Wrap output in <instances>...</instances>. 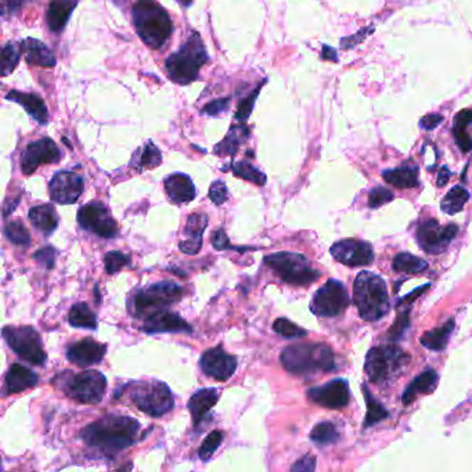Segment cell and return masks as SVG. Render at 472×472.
Listing matches in <instances>:
<instances>
[{
    "label": "cell",
    "instance_id": "6da1fadb",
    "mask_svg": "<svg viewBox=\"0 0 472 472\" xmlns=\"http://www.w3.org/2000/svg\"><path fill=\"white\" fill-rule=\"evenodd\" d=\"M140 432L137 420L111 414L89 424L80 431V438L89 448L96 449L105 456H114L125 449L130 448Z\"/></svg>",
    "mask_w": 472,
    "mask_h": 472
},
{
    "label": "cell",
    "instance_id": "7a4b0ae2",
    "mask_svg": "<svg viewBox=\"0 0 472 472\" xmlns=\"http://www.w3.org/2000/svg\"><path fill=\"white\" fill-rule=\"evenodd\" d=\"M132 17L137 35L151 49L162 48L172 35V20L155 0H137L132 9Z\"/></svg>",
    "mask_w": 472,
    "mask_h": 472
},
{
    "label": "cell",
    "instance_id": "3957f363",
    "mask_svg": "<svg viewBox=\"0 0 472 472\" xmlns=\"http://www.w3.org/2000/svg\"><path fill=\"white\" fill-rule=\"evenodd\" d=\"M281 365L295 375L328 373L334 370V353L324 344H297L281 352Z\"/></svg>",
    "mask_w": 472,
    "mask_h": 472
},
{
    "label": "cell",
    "instance_id": "277c9868",
    "mask_svg": "<svg viewBox=\"0 0 472 472\" xmlns=\"http://www.w3.org/2000/svg\"><path fill=\"white\" fill-rule=\"evenodd\" d=\"M353 302L365 320L375 322L381 319L389 309L385 281L370 272L357 274L353 284Z\"/></svg>",
    "mask_w": 472,
    "mask_h": 472
},
{
    "label": "cell",
    "instance_id": "5b68a950",
    "mask_svg": "<svg viewBox=\"0 0 472 472\" xmlns=\"http://www.w3.org/2000/svg\"><path fill=\"white\" fill-rule=\"evenodd\" d=\"M209 56L197 32H193L190 38L182 45L165 63V71L171 80L179 85H189L199 76V70L206 64Z\"/></svg>",
    "mask_w": 472,
    "mask_h": 472
},
{
    "label": "cell",
    "instance_id": "8992f818",
    "mask_svg": "<svg viewBox=\"0 0 472 472\" xmlns=\"http://www.w3.org/2000/svg\"><path fill=\"white\" fill-rule=\"evenodd\" d=\"M410 356L398 347L384 345L370 349L366 356L365 370L375 385H388L395 381L409 365Z\"/></svg>",
    "mask_w": 472,
    "mask_h": 472
},
{
    "label": "cell",
    "instance_id": "52a82bcc",
    "mask_svg": "<svg viewBox=\"0 0 472 472\" xmlns=\"http://www.w3.org/2000/svg\"><path fill=\"white\" fill-rule=\"evenodd\" d=\"M183 295L182 287L174 281H161L135 293L129 300V312L136 319H145L164 310Z\"/></svg>",
    "mask_w": 472,
    "mask_h": 472
},
{
    "label": "cell",
    "instance_id": "ba28073f",
    "mask_svg": "<svg viewBox=\"0 0 472 472\" xmlns=\"http://www.w3.org/2000/svg\"><path fill=\"white\" fill-rule=\"evenodd\" d=\"M127 388L133 404L151 417H162L174 407V395L169 387L161 381H136L130 382Z\"/></svg>",
    "mask_w": 472,
    "mask_h": 472
},
{
    "label": "cell",
    "instance_id": "9c48e42d",
    "mask_svg": "<svg viewBox=\"0 0 472 472\" xmlns=\"http://www.w3.org/2000/svg\"><path fill=\"white\" fill-rule=\"evenodd\" d=\"M265 265L271 268L284 283L309 285L320 278V272L313 269L309 261L294 252H277L265 256Z\"/></svg>",
    "mask_w": 472,
    "mask_h": 472
},
{
    "label": "cell",
    "instance_id": "30bf717a",
    "mask_svg": "<svg viewBox=\"0 0 472 472\" xmlns=\"http://www.w3.org/2000/svg\"><path fill=\"white\" fill-rule=\"evenodd\" d=\"M58 382L68 398L82 404H98L104 398L107 389L105 377L96 370L78 374L64 372L60 375Z\"/></svg>",
    "mask_w": 472,
    "mask_h": 472
},
{
    "label": "cell",
    "instance_id": "8fae6325",
    "mask_svg": "<svg viewBox=\"0 0 472 472\" xmlns=\"http://www.w3.org/2000/svg\"><path fill=\"white\" fill-rule=\"evenodd\" d=\"M1 334L9 347L25 362L35 366H42L46 363L48 355L43 348L42 338L33 327L6 325Z\"/></svg>",
    "mask_w": 472,
    "mask_h": 472
},
{
    "label": "cell",
    "instance_id": "7c38bea8",
    "mask_svg": "<svg viewBox=\"0 0 472 472\" xmlns=\"http://www.w3.org/2000/svg\"><path fill=\"white\" fill-rule=\"evenodd\" d=\"M350 303L347 288L338 280H328L313 295L310 310L320 318L341 315Z\"/></svg>",
    "mask_w": 472,
    "mask_h": 472
},
{
    "label": "cell",
    "instance_id": "4fadbf2b",
    "mask_svg": "<svg viewBox=\"0 0 472 472\" xmlns=\"http://www.w3.org/2000/svg\"><path fill=\"white\" fill-rule=\"evenodd\" d=\"M78 224L103 238H114L118 236V226L110 209L98 201L80 206L78 211Z\"/></svg>",
    "mask_w": 472,
    "mask_h": 472
},
{
    "label": "cell",
    "instance_id": "5bb4252c",
    "mask_svg": "<svg viewBox=\"0 0 472 472\" xmlns=\"http://www.w3.org/2000/svg\"><path fill=\"white\" fill-rule=\"evenodd\" d=\"M458 227L449 224L442 227L435 219L424 222L417 230L419 246L428 253H441L448 248L451 240L457 236Z\"/></svg>",
    "mask_w": 472,
    "mask_h": 472
},
{
    "label": "cell",
    "instance_id": "9a60e30c",
    "mask_svg": "<svg viewBox=\"0 0 472 472\" xmlns=\"http://www.w3.org/2000/svg\"><path fill=\"white\" fill-rule=\"evenodd\" d=\"M61 159V151L49 139H41L26 146L21 155V171L24 174H33L43 164H57Z\"/></svg>",
    "mask_w": 472,
    "mask_h": 472
},
{
    "label": "cell",
    "instance_id": "2e32d148",
    "mask_svg": "<svg viewBox=\"0 0 472 472\" xmlns=\"http://www.w3.org/2000/svg\"><path fill=\"white\" fill-rule=\"evenodd\" d=\"M85 190V182L80 174L61 171L54 174L49 183L50 199L61 205L76 202Z\"/></svg>",
    "mask_w": 472,
    "mask_h": 472
},
{
    "label": "cell",
    "instance_id": "e0dca14e",
    "mask_svg": "<svg viewBox=\"0 0 472 472\" xmlns=\"http://www.w3.org/2000/svg\"><path fill=\"white\" fill-rule=\"evenodd\" d=\"M201 370L208 377L224 382L237 370V359L233 355L226 353L224 347L208 349L199 360Z\"/></svg>",
    "mask_w": 472,
    "mask_h": 472
},
{
    "label": "cell",
    "instance_id": "ac0fdd59",
    "mask_svg": "<svg viewBox=\"0 0 472 472\" xmlns=\"http://www.w3.org/2000/svg\"><path fill=\"white\" fill-rule=\"evenodd\" d=\"M331 255L335 261L347 266H366L374 261L373 247L360 240H342L331 247Z\"/></svg>",
    "mask_w": 472,
    "mask_h": 472
},
{
    "label": "cell",
    "instance_id": "d6986e66",
    "mask_svg": "<svg viewBox=\"0 0 472 472\" xmlns=\"http://www.w3.org/2000/svg\"><path fill=\"white\" fill-rule=\"evenodd\" d=\"M308 398L325 409H344L349 403L350 392L345 379H334L323 387L308 391Z\"/></svg>",
    "mask_w": 472,
    "mask_h": 472
},
{
    "label": "cell",
    "instance_id": "ffe728a7",
    "mask_svg": "<svg viewBox=\"0 0 472 472\" xmlns=\"http://www.w3.org/2000/svg\"><path fill=\"white\" fill-rule=\"evenodd\" d=\"M107 352L104 344L96 342L90 338H83L79 342H75L67 349V357L71 363L78 365L79 367H88L92 365L100 363Z\"/></svg>",
    "mask_w": 472,
    "mask_h": 472
},
{
    "label": "cell",
    "instance_id": "44dd1931",
    "mask_svg": "<svg viewBox=\"0 0 472 472\" xmlns=\"http://www.w3.org/2000/svg\"><path fill=\"white\" fill-rule=\"evenodd\" d=\"M143 330L149 334L152 332H192V325L177 313L167 309L157 312L146 318Z\"/></svg>",
    "mask_w": 472,
    "mask_h": 472
},
{
    "label": "cell",
    "instance_id": "7402d4cb",
    "mask_svg": "<svg viewBox=\"0 0 472 472\" xmlns=\"http://www.w3.org/2000/svg\"><path fill=\"white\" fill-rule=\"evenodd\" d=\"M208 224V218L205 214H192L187 219V224L184 227V241L179 244L182 252L187 255L199 253L202 247V234Z\"/></svg>",
    "mask_w": 472,
    "mask_h": 472
},
{
    "label": "cell",
    "instance_id": "603a6c76",
    "mask_svg": "<svg viewBox=\"0 0 472 472\" xmlns=\"http://www.w3.org/2000/svg\"><path fill=\"white\" fill-rule=\"evenodd\" d=\"M165 192L174 204H186L196 199L193 180L184 174H174L165 179Z\"/></svg>",
    "mask_w": 472,
    "mask_h": 472
},
{
    "label": "cell",
    "instance_id": "cb8c5ba5",
    "mask_svg": "<svg viewBox=\"0 0 472 472\" xmlns=\"http://www.w3.org/2000/svg\"><path fill=\"white\" fill-rule=\"evenodd\" d=\"M39 381V377L24 366L14 363L6 374V394H20L29 388H33Z\"/></svg>",
    "mask_w": 472,
    "mask_h": 472
},
{
    "label": "cell",
    "instance_id": "d4e9b609",
    "mask_svg": "<svg viewBox=\"0 0 472 472\" xmlns=\"http://www.w3.org/2000/svg\"><path fill=\"white\" fill-rule=\"evenodd\" d=\"M6 99L11 100L20 105H23L25 111L41 125L48 124L49 112L45 101L33 93H21L17 90H10L6 95Z\"/></svg>",
    "mask_w": 472,
    "mask_h": 472
},
{
    "label": "cell",
    "instance_id": "484cf974",
    "mask_svg": "<svg viewBox=\"0 0 472 472\" xmlns=\"http://www.w3.org/2000/svg\"><path fill=\"white\" fill-rule=\"evenodd\" d=\"M219 400V391L215 388H205L197 391L189 400V410L193 417V423L199 426L205 416L214 409Z\"/></svg>",
    "mask_w": 472,
    "mask_h": 472
},
{
    "label": "cell",
    "instance_id": "4316f807",
    "mask_svg": "<svg viewBox=\"0 0 472 472\" xmlns=\"http://www.w3.org/2000/svg\"><path fill=\"white\" fill-rule=\"evenodd\" d=\"M20 46L24 53L26 63H29V64H33V65H38L42 68H51L57 64V60H56L54 54L51 53V50L38 39L28 38L21 42Z\"/></svg>",
    "mask_w": 472,
    "mask_h": 472
},
{
    "label": "cell",
    "instance_id": "83f0119b",
    "mask_svg": "<svg viewBox=\"0 0 472 472\" xmlns=\"http://www.w3.org/2000/svg\"><path fill=\"white\" fill-rule=\"evenodd\" d=\"M78 0H51L48 13H46V23L49 29L54 33H60L64 31L65 25L68 23Z\"/></svg>",
    "mask_w": 472,
    "mask_h": 472
},
{
    "label": "cell",
    "instance_id": "f1b7e54d",
    "mask_svg": "<svg viewBox=\"0 0 472 472\" xmlns=\"http://www.w3.org/2000/svg\"><path fill=\"white\" fill-rule=\"evenodd\" d=\"M28 216H29L31 224L45 234L53 233L58 226V215H57L54 206L50 204H43V205L31 208Z\"/></svg>",
    "mask_w": 472,
    "mask_h": 472
},
{
    "label": "cell",
    "instance_id": "f546056e",
    "mask_svg": "<svg viewBox=\"0 0 472 472\" xmlns=\"http://www.w3.org/2000/svg\"><path fill=\"white\" fill-rule=\"evenodd\" d=\"M438 374L434 370H426L423 374H420L410 385L409 388L403 392L402 402L404 406H409L414 399L417 398L419 394H431L435 391L438 385Z\"/></svg>",
    "mask_w": 472,
    "mask_h": 472
},
{
    "label": "cell",
    "instance_id": "4dcf8cb0",
    "mask_svg": "<svg viewBox=\"0 0 472 472\" xmlns=\"http://www.w3.org/2000/svg\"><path fill=\"white\" fill-rule=\"evenodd\" d=\"M249 137V127L246 125H234L230 127L229 133L224 140L215 147V154L218 155H236L240 146Z\"/></svg>",
    "mask_w": 472,
    "mask_h": 472
},
{
    "label": "cell",
    "instance_id": "1f68e13d",
    "mask_svg": "<svg viewBox=\"0 0 472 472\" xmlns=\"http://www.w3.org/2000/svg\"><path fill=\"white\" fill-rule=\"evenodd\" d=\"M454 325H456L454 320L450 319L442 327H438V328H434V330L425 332L421 337V345L431 350H436V352L444 350L448 345L449 338L454 330Z\"/></svg>",
    "mask_w": 472,
    "mask_h": 472
},
{
    "label": "cell",
    "instance_id": "d6a6232c",
    "mask_svg": "<svg viewBox=\"0 0 472 472\" xmlns=\"http://www.w3.org/2000/svg\"><path fill=\"white\" fill-rule=\"evenodd\" d=\"M382 176L389 184L398 189H411L419 184L417 167H400L398 169L385 171Z\"/></svg>",
    "mask_w": 472,
    "mask_h": 472
},
{
    "label": "cell",
    "instance_id": "836d02e7",
    "mask_svg": "<svg viewBox=\"0 0 472 472\" xmlns=\"http://www.w3.org/2000/svg\"><path fill=\"white\" fill-rule=\"evenodd\" d=\"M68 322L73 327H78V328H88V330L98 328L96 315L83 302L75 303L74 306L71 308L70 315H68Z\"/></svg>",
    "mask_w": 472,
    "mask_h": 472
},
{
    "label": "cell",
    "instance_id": "e575fe53",
    "mask_svg": "<svg viewBox=\"0 0 472 472\" xmlns=\"http://www.w3.org/2000/svg\"><path fill=\"white\" fill-rule=\"evenodd\" d=\"M468 199H470V193L464 187L456 186L444 197L441 202V208L445 214L456 215L460 211H463V208L468 202Z\"/></svg>",
    "mask_w": 472,
    "mask_h": 472
},
{
    "label": "cell",
    "instance_id": "d590c367",
    "mask_svg": "<svg viewBox=\"0 0 472 472\" xmlns=\"http://www.w3.org/2000/svg\"><path fill=\"white\" fill-rule=\"evenodd\" d=\"M162 162V157L158 147H155L151 142H149L143 149L140 150L133 158H132V164H135V167L139 171L143 169H152L158 165H161Z\"/></svg>",
    "mask_w": 472,
    "mask_h": 472
},
{
    "label": "cell",
    "instance_id": "8d00e7d4",
    "mask_svg": "<svg viewBox=\"0 0 472 472\" xmlns=\"http://www.w3.org/2000/svg\"><path fill=\"white\" fill-rule=\"evenodd\" d=\"M362 389H363L366 404H367V414H366V420H365V428H369L374 424L387 420L388 416H389L388 410L377 399L374 398L366 385H363Z\"/></svg>",
    "mask_w": 472,
    "mask_h": 472
},
{
    "label": "cell",
    "instance_id": "74e56055",
    "mask_svg": "<svg viewBox=\"0 0 472 472\" xmlns=\"http://www.w3.org/2000/svg\"><path fill=\"white\" fill-rule=\"evenodd\" d=\"M392 268L402 273L416 274L424 272L428 268V263L411 253H399L394 259Z\"/></svg>",
    "mask_w": 472,
    "mask_h": 472
},
{
    "label": "cell",
    "instance_id": "f35d334b",
    "mask_svg": "<svg viewBox=\"0 0 472 472\" xmlns=\"http://www.w3.org/2000/svg\"><path fill=\"white\" fill-rule=\"evenodd\" d=\"M338 438H340V435H338V431H337L335 425L332 423H328V421L318 424L310 432V439L315 444L322 445V446L335 444L338 441Z\"/></svg>",
    "mask_w": 472,
    "mask_h": 472
},
{
    "label": "cell",
    "instance_id": "ab89813d",
    "mask_svg": "<svg viewBox=\"0 0 472 472\" xmlns=\"http://www.w3.org/2000/svg\"><path fill=\"white\" fill-rule=\"evenodd\" d=\"M231 171L237 177L252 182L258 186L266 184V174H262L259 169L252 167L247 161H238L231 165Z\"/></svg>",
    "mask_w": 472,
    "mask_h": 472
},
{
    "label": "cell",
    "instance_id": "60d3db41",
    "mask_svg": "<svg viewBox=\"0 0 472 472\" xmlns=\"http://www.w3.org/2000/svg\"><path fill=\"white\" fill-rule=\"evenodd\" d=\"M21 46H19L17 43H11L9 42L3 50H1V75L7 76L10 73H13V70L17 67L20 57H21Z\"/></svg>",
    "mask_w": 472,
    "mask_h": 472
},
{
    "label": "cell",
    "instance_id": "b9f144b4",
    "mask_svg": "<svg viewBox=\"0 0 472 472\" xmlns=\"http://www.w3.org/2000/svg\"><path fill=\"white\" fill-rule=\"evenodd\" d=\"M222 442H224V432H221V431H212V432L205 438V441L202 442V445H201V448H199V458H201L202 461L209 460V458L215 454V451L219 449Z\"/></svg>",
    "mask_w": 472,
    "mask_h": 472
},
{
    "label": "cell",
    "instance_id": "7bdbcfd3",
    "mask_svg": "<svg viewBox=\"0 0 472 472\" xmlns=\"http://www.w3.org/2000/svg\"><path fill=\"white\" fill-rule=\"evenodd\" d=\"M4 233L13 244L28 246L31 243V234L21 222H10L6 226Z\"/></svg>",
    "mask_w": 472,
    "mask_h": 472
},
{
    "label": "cell",
    "instance_id": "ee69618b",
    "mask_svg": "<svg viewBox=\"0 0 472 472\" xmlns=\"http://www.w3.org/2000/svg\"><path fill=\"white\" fill-rule=\"evenodd\" d=\"M273 330L281 337L284 338H300L308 335V331L300 328L297 324L290 322L288 319L280 318L273 323Z\"/></svg>",
    "mask_w": 472,
    "mask_h": 472
},
{
    "label": "cell",
    "instance_id": "f6af8a7d",
    "mask_svg": "<svg viewBox=\"0 0 472 472\" xmlns=\"http://www.w3.org/2000/svg\"><path fill=\"white\" fill-rule=\"evenodd\" d=\"M130 263V258L120 251H111L104 258V265L107 273H118L124 266Z\"/></svg>",
    "mask_w": 472,
    "mask_h": 472
},
{
    "label": "cell",
    "instance_id": "bcb514c9",
    "mask_svg": "<svg viewBox=\"0 0 472 472\" xmlns=\"http://www.w3.org/2000/svg\"><path fill=\"white\" fill-rule=\"evenodd\" d=\"M262 85H265V82H262V83H261V85H259V86H258L251 95H249L248 98H246V99L240 103V105H238V108H237V112H236V120H237V121L244 122V121L248 120V117L251 115L252 110H253L255 100H256L258 95H259V92H261Z\"/></svg>",
    "mask_w": 472,
    "mask_h": 472
},
{
    "label": "cell",
    "instance_id": "7dc6e473",
    "mask_svg": "<svg viewBox=\"0 0 472 472\" xmlns=\"http://www.w3.org/2000/svg\"><path fill=\"white\" fill-rule=\"evenodd\" d=\"M394 199H395V196L392 194V192H389L388 189H384V187H377L372 190V193L369 196V206L375 209L384 204L391 202Z\"/></svg>",
    "mask_w": 472,
    "mask_h": 472
},
{
    "label": "cell",
    "instance_id": "c3c4849f",
    "mask_svg": "<svg viewBox=\"0 0 472 472\" xmlns=\"http://www.w3.org/2000/svg\"><path fill=\"white\" fill-rule=\"evenodd\" d=\"M229 103H230V99H219L211 101L209 104H206L201 110V114L208 115V117H221L222 114L227 111Z\"/></svg>",
    "mask_w": 472,
    "mask_h": 472
},
{
    "label": "cell",
    "instance_id": "681fc988",
    "mask_svg": "<svg viewBox=\"0 0 472 472\" xmlns=\"http://www.w3.org/2000/svg\"><path fill=\"white\" fill-rule=\"evenodd\" d=\"M209 199H212V202L216 204V205H222V204H224L227 201V199H229V192H227V187H226L224 182L216 180V182H214L211 184Z\"/></svg>",
    "mask_w": 472,
    "mask_h": 472
},
{
    "label": "cell",
    "instance_id": "f907efd6",
    "mask_svg": "<svg viewBox=\"0 0 472 472\" xmlns=\"http://www.w3.org/2000/svg\"><path fill=\"white\" fill-rule=\"evenodd\" d=\"M454 133V139L457 146L461 149L463 152H468L472 150V137L467 132V127H457L454 126L453 129Z\"/></svg>",
    "mask_w": 472,
    "mask_h": 472
},
{
    "label": "cell",
    "instance_id": "816d5d0a",
    "mask_svg": "<svg viewBox=\"0 0 472 472\" xmlns=\"http://www.w3.org/2000/svg\"><path fill=\"white\" fill-rule=\"evenodd\" d=\"M407 325H409V310H406V312H403V313L399 315L397 322H395V324L389 330V338L391 340H398V338H400L403 335L404 330L407 328Z\"/></svg>",
    "mask_w": 472,
    "mask_h": 472
},
{
    "label": "cell",
    "instance_id": "f5cc1de1",
    "mask_svg": "<svg viewBox=\"0 0 472 472\" xmlns=\"http://www.w3.org/2000/svg\"><path fill=\"white\" fill-rule=\"evenodd\" d=\"M35 259L39 261L41 263H43L48 269H51L56 262V249L53 247L41 248L35 253Z\"/></svg>",
    "mask_w": 472,
    "mask_h": 472
},
{
    "label": "cell",
    "instance_id": "db71d44e",
    "mask_svg": "<svg viewBox=\"0 0 472 472\" xmlns=\"http://www.w3.org/2000/svg\"><path fill=\"white\" fill-rule=\"evenodd\" d=\"M316 468V458L310 454H306L305 457H302L300 460H298L293 467L291 470L293 471H315Z\"/></svg>",
    "mask_w": 472,
    "mask_h": 472
},
{
    "label": "cell",
    "instance_id": "11a10c76",
    "mask_svg": "<svg viewBox=\"0 0 472 472\" xmlns=\"http://www.w3.org/2000/svg\"><path fill=\"white\" fill-rule=\"evenodd\" d=\"M212 244H214V247L216 249H219V251H224V249L227 248H233L231 246H230V243H229V238H227V236H226V233H224V229H219L215 234H214V240H212Z\"/></svg>",
    "mask_w": 472,
    "mask_h": 472
},
{
    "label": "cell",
    "instance_id": "9f6ffc18",
    "mask_svg": "<svg viewBox=\"0 0 472 472\" xmlns=\"http://www.w3.org/2000/svg\"><path fill=\"white\" fill-rule=\"evenodd\" d=\"M472 125L471 110H463L454 117V126L457 127H468Z\"/></svg>",
    "mask_w": 472,
    "mask_h": 472
},
{
    "label": "cell",
    "instance_id": "6f0895ef",
    "mask_svg": "<svg viewBox=\"0 0 472 472\" xmlns=\"http://www.w3.org/2000/svg\"><path fill=\"white\" fill-rule=\"evenodd\" d=\"M442 121H444V117L441 114H429V115L424 117L420 125H421L423 129L432 130V129H435L438 125L441 124Z\"/></svg>",
    "mask_w": 472,
    "mask_h": 472
},
{
    "label": "cell",
    "instance_id": "680465c9",
    "mask_svg": "<svg viewBox=\"0 0 472 472\" xmlns=\"http://www.w3.org/2000/svg\"><path fill=\"white\" fill-rule=\"evenodd\" d=\"M29 1H32V0H4V9L9 13H16L17 10H20L23 6H25Z\"/></svg>",
    "mask_w": 472,
    "mask_h": 472
},
{
    "label": "cell",
    "instance_id": "91938a15",
    "mask_svg": "<svg viewBox=\"0 0 472 472\" xmlns=\"http://www.w3.org/2000/svg\"><path fill=\"white\" fill-rule=\"evenodd\" d=\"M450 176H451V172L449 171L446 167H444V168L441 169V172H439V174H438V186H439V187L445 186Z\"/></svg>",
    "mask_w": 472,
    "mask_h": 472
},
{
    "label": "cell",
    "instance_id": "94428289",
    "mask_svg": "<svg viewBox=\"0 0 472 472\" xmlns=\"http://www.w3.org/2000/svg\"><path fill=\"white\" fill-rule=\"evenodd\" d=\"M322 57L324 60H330V61H337V51L331 49L330 46H323V51H322Z\"/></svg>",
    "mask_w": 472,
    "mask_h": 472
},
{
    "label": "cell",
    "instance_id": "6125c7cd",
    "mask_svg": "<svg viewBox=\"0 0 472 472\" xmlns=\"http://www.w3.org/2000/svg\"><path fill=\"white\" fill-rule=\"evenodd\" d=\"M177 1H179L182 6L187 7V6H190V4H192V1H193V0H177Z\"/></svg>",
    "mask_w": 472,
    "mask_h": 472
}]
</instances>
